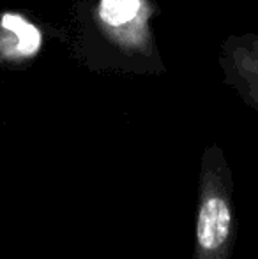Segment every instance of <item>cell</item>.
<instances>
[{
    "label": "cell",
    "instance_id": "cell-1",
    "mask_svg": "<svg viewBox=\"0 0 258 259\" xmlns=\"http://www.w3.org/2000/svg\"><path fill=\"white\" fill-rule=\"evenodd\" d=\"M235 238L234 175L223 148L212 143L200 160L193 259H232Z\"/></svg>",
    "mask_w": 258,
    "mask_h": 259
},
{
    "label": "cell",
    "instance_id": "cell-2",
    "mask_svg": "<svg viewBox=\"0 0 258 259\" xmlns=\"http://www.w3.org/2000/svg\"><path fill=\"white\" fill-rule=\"evenodd\" d=\"M151 0H92L87 23L99 50L117 55L122 67H161L152 30Z\"/></svg>",
    "mask_w": 258,
    "mask_h": 259
},
{
    "label": "cell",
    "instance_id": "cell-3",
    "mask_svg": "<svg viewBox=\"0 0 258 259\" xmlns=\"http://www.w3.org/2000/svg\"><path fill=\"white\" fill-rule=\"evenodd\" d=\"M225 85L258 111V34H230L217 55Z\"/></svg>",
    "mask_w": 258,
    "mask_h": 259
},
{
    "label": "cell",
    "instance_id": "cell-4",
    "mask_svg": "<svg viewBox=\"0 0 258 259\" xmlns=\"http://www.w3.org/2000/svg\"><path fill=\"white\" fill-rule=\"evenodd\" d=\"M41 32L27 18L14 13L0 14V58L23 62L41 50Z\"/></svg>",
    "mask_w": 258,
    "mask_h": 259
}]
</instances>
